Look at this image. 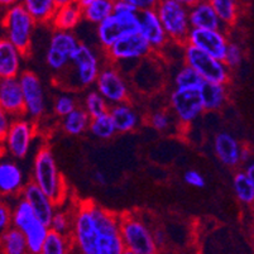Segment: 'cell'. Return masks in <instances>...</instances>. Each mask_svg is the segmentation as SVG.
<instances>
[{
  "label": "cell",
  "instance_id": "8d00e7d4",
  "mask_svg": "<svg viewBox=\"0 0 254 254\" xmlns=\"http://www.w3.org/2000/svg\"><path fill=\"white\" fill-rule=\"evenodd\" d=\"M48 229L51 232L70 237L71 229H72V212L70 214L64 210H56L50 225H48Z\"/></svg>",
  "mask_w": 254,
  "mask_h": 254
},
{
  "label": "cell",
  "instance_id": "d4e9b609",
  "mask_svg": "<svg viewBox=\"0 0 254 254\" xmlns=\"http://www.w3.org/2000/svg\"><path fill=\"white\" fill-rule=\"evenodd\" d=\"M198 95L201 99L204 112H215L220 109L228 99V91L225 85L202 82L198 89Z\"/></svg>",
  "mask_w": 254,
  "mask_h": 254
},
{
  "label": "cell",
  "instance_id": "f907efd6",
  "mask_svg": "<svg viewBox=\"0 0 254 254\" xmlns=\"http://www.w3.org/2000/svg\"><path fill=\"white\" fill-rule=\"evenodd\" d=\"M171 254H181V253H171Z\"/></svg>",
  "mask_w": 254,
  "mask_h": 254
},
{
  "label": "cell",
  "instance_id": "9c48e42d",
  "mask_svg": "<svg viewBox=\"0 0 254 254\" xmlns=\"http://www.w3.org/2000/svg\"><path fill=\"white\" fill-rule=\"evenodd\" d=\"M80 46V41L72 32L57 31L52 33L50 46L46 52V62L51 70L61 72L71 62V57Z\"/></svg>",
  "mask_w": 254,
  "mask_h": 254
},
{
  "label": "cell",
  "instance_id": "603a6c76",
  "mask_svg": "<svg viewBox=\"0 0 254 254\" xmlns=\"http://www.w3.org/2000/svg\"><path fill=\"white\" fill-rule=\"evenodd\" d=\"M23 57L19 50L5 37L0 38V78L18 77L20 75Z\"/></svg>",
  "mask_w": 254,
  "mask_h": 254
},
{
  "label": "cell",
  "instance_id": "277c9868",
  "mask_svg": "<svg viewBox=\"0 0 254 254\" xmlns=\"http://www.w3.org/2000/svg\"><path fill=\"white\" fill-rule=\"evenodd\" d=\"M5 38L14 46L23 56L28 55L32 46L36 22L25 10L23 3H13L6 6L3 17Z\"/></svg>",
  "mask_w": 254,
  "mask_h": 254
},
{
  "label": "cell",
  "instance_id": "3957f363",
  "mask_svg": "<svg viewBox=\"0 0 254 254\" xmlns=\"http://www.w3.org/2000/svg\"><path fill=\"white\" fill-rule=\"evenodd\" d=\"M11 205V228L19 230L25 238L29 254H39L50 233L48 226L36 216L34 211L24 198H14Z\"/></svg>",
  "mask_w": 254,
  "mask_h": 254
},
{
  "label": "cell",
  "instance_id": "7c38bea8",
  "mask_svg": "<svg viewBox=\"0 0 254 254\" xmlns=\"http://www.w3.org/2000/svg\"><path fill=\"white\" fill-rule=\"evenodd\" d=\"M70 64L72 66L75 81L78 87H89L95 84L100 73V61L96 52L85 43H80Z\"/></svg>",
  "mask_w": 254,
  "mask_h": 254
},
{
  "label": "cell",
  "instance_id": "44dd1931",
  "mask_svg": "<svg viewBox=\"0 0 254 254\" xmlns=\"http://www.w3.org/2000/svg\"><path fill=\"white\" fill-rule=\"evenodd\" d=\"M212 148H214L215 156L223 165L228 167H237L240 163L242 145L238 142L237 138L233 137L230 133H226V131L218 133L214 137Z\"/></svg>",
  "mask_w": 254,
  "mask_h": 254
},
{
  "label": "cell",
  "instance_id": "7dc6e473",
  "mask_svg": "<svg viewBox=\"0 0 254 254\" xmlns=\"http://www.w3.org/2000/svg\"><path fill=\"white\" fill-rule=\"evenodd\" d=\"M251 149L247 148V147H242V151H240V163H248L251 162Z\"/></svg>",
  "mask_w": 254,
  "mask_h": 254
},
{
  "label": "cell",
  "instance_id": "e575fe53",
  "mask_svg": "<svg viewBox=\"0 0 254 254\" xmlns=\"http://www.w3.org/2000/svg\"><path fill=\"white\" fill-rule=\"evenodd\" d=\"M233 189L237 198L242 204H253L254 202V187L249 182L248 177L243 171H239L233 179Z\"/></svg>",
  "mask_w": 254,
  "mask_h": 254
},
{
  "label": "cell",
  "instance_id": "ee69618b",
  "mask_svg": "<svg viewBox=\"0 0 254 254\" xmlns=\"http://www.w3.org/2000/svg\"><path fill=\"white\" fill-rule=\"evenodd\" d=\"M129 1L137 8L139 13L140 11L149 10V9H154L157 4L156 0H129Z\"/></svg>",
  "mask_w": 254,
  "mask_h": 254
},
{
  "label": "cell",
  "instance_id": "9a60e30c",
  "mask_svg": "<svg viewBox=\"0 0 254 254\" xmlns=\"http://www.w3.org/2000/svg\"><path fill=\"white\" fill-rule=\"evenodd\" d=\"M153 50L149 43L143 38L140 33L128 34L117 41L109 50L106 51V55L109 60L114 64L126 61H137L148 57Z\"/></svg>",
  "mask_w": 254,
  "mask_h": 254
},
{
  "label": "cell",
  "instance_id": "4dcf8cb0",
  "mask_svg": "<svg viewBox=\"0 0 254 254\" xmlns=\"http://www.w3.org/2000/svg\"><path fill=\"white\" fill-rule=\"evenodd\" d=\"M72 251V242L70 237L50 230L39 254H71Z\"/></svg>",
  "mask_w": 254,
  "mask_h": 254
},
{
  "label": "cell",
  "instance_id": "f546056e",
  "mask_svg": "<svg viewBox=\"0 0 254 254\" xmlns=\"http://www.w3.org/2000/svg\"><path fill=\"white\" fill-rule=\"evenodd\" d=\"M0 254H29L25 238L19 230L10 228L0 239Z\"/></svg>",
  "mask_w": 254,
  "mask_h": 254
},
{
  "label": "cell",
  "instance_id": "bcb514c9",
  "mask_svg": "<svg viewBox=\"0 0 254 254\" xmlns=\"http://www.w3.org/2000/svg\"><path fill=\"white\" fill-rule=\"evenodd\" d=\"M243 172L246 173V176L248 177L249 182H251L252 186L254 187V161H251V162L247 163Z\"/></svg>",
  "mask_w": 254,
  "mask_h": 254
},
{
  "label": "cell",
  "instance_id": "ba28073f",
  "mask_svg": "<svg viewBox=\"0 0 254 254\" xmlns=\"http://www.w3.org/2000/svg\"><path fill=\"white\" fill-rule=\"evenodd\" d=\"M34 137L36 124L25 117L15 118L5 137L3 151L14 159H23L29 153Z\"/></svg>",
  "mask_w": 254,
  "mask_h": 254
},
{
  "label": "cell",
  "instance_id": "f1b7e54d",
  "mask_svg": "<svg viewBox=\"0 0 254 254\" xmlns=\"http://www.w3.org/2000/svg\"><path fill=\"white\" fill-rule=\"evenodd\" d=\"M91 118L82 106H77L72 113L62 118L61 127L64 133L70 135H81L89 130Z\"/></svg>",
  "mask_w": 254,
  "mask_h": 254
},
{
  "label": "cell",
  "instance_id": "c3c4849f",
  "mask_svg": "<svg viewBox=\"0 0 254 254\" xmlns=\"http://www.w3.org/2000/svg\"><path fill=\"white\" fill-rule=\"evenodd\" d=\"M92 179H94V181L98 185H101V186H103V185H106V176L101 172V171H96V172L94 173Z\"/></svg>",
  "mask_w": 254,
  "mask_h": 254
},
{
  "label": "cell",
  "instance_id": "60d3db41",
  "mask_svg": "<svg viewBox=\"0 0 254 254\" xmlns=\"http://www.w3.org/2000/svg\"><path fill=\"white\" fill-rule=\"evenodd\" d=\"M11 228V205L8 200L0 198V239Z\"/></svg>",
  "mask_w": 254,
  "mask_h": 254
},
{
  "label": "cell",
  "instance_id": "8992f818",
  "mask_svg": "<svg viewBox=\"0 0 254 254\" xmlns=\"http://www.w3.org/2000/svg\"><path fill=\"white\" fill-rule=\"evenodd\" d=\"M119 225L127 251L134 254H159L151 228L137 215L130 212L119 215Z\"/></svg>",
  "mask_w": 254,
  "mask_h": 254
},
{
  "label": "cell",
  "instance_id": "7a4b0ae2",
  "mask_svg": "<svg viewBox=\"0 0 254 254\" xmlns=\"http://www.w3.org/2000/svg\"><path fill=\"white\" fill-rule=\"evenodd\" d=\"M32 182L36 184L39 190L48 196L56 206L64 201L67 187L48 145L41 147L34 157Z\"/></svg>",
  "mask_w": 254,
  "mask_h": 254
},
{
  "label": "cell",
  "instance_id": "e0dca14e",
  "mask_svg": "<svg viewBox=\"0 0 254 254\" xmlns=\"http://www.w3.org/2000/svg\"><path fill=\"white\" fill-rule=\"evenodd\" d=\"M0 106L11 118L24 117V100L19 78H0Z\"/></svg>",
  "mask_w": 254,
  "mask_h": 254
},
{
  "label": "cell",
  "instance_id": "ab89813d",
  "mask_svg": "<svg viewBox=\"0 0 254 254\" xmlns=\"http://www.w3.org/2000/svg\"><path fill=\"white\" fill-rule=\"evenodd\" d=\"M148 122L152 128H154L156 130L165 131L172 126L173 117L171 115V113L166 112V110H157L149 115Z\"/></svg>",
  "mask_w": 254,
  "mask_h": 254
},
{
  "label": "cell",
  "instance_id": "cb8c5ba5",
  "mask_svg": "<svg viewBox=\"0 0 254 254\" xmlns=\"http://www.w3.org/2000/svg\"><path fill=\"white\" fill-rule=\"evenodd\" d=\"M109 115L112 117L117 133L133 131L139 124V114L133 105L129 103L118 104L110 106Z\"/></svg>",
  "mask_w": 254,
  "mask_h": 254
},
{
  "label": "cell",
  "instance_id": "ac0fdd59",
  "mask_svg": "<svg viewBox=\"0 0 254 254\" xmlns=\"http://www.w3.org/2000/svg\"><path fill=\"white\" fill-rule=\"evenodd\" d=\"M20 197L24 198L28 202L29 206L34 211L37 218L42 221L45 225H50L55 212H56V204L46 196L42 191L39 190L38 186L33 182H27L25 187L23 189Z\"/></svg>",
  "mask_w": 254,
  "mask_h": 254
},
{
  "label": "cell",
  "instance_id": "5bb4252c",
  "mask_svg": "<svg viewBox=\"0 0 254 254\" xmlns=\"http://www.w3.org/2000/svg\"><path fill=\"white\" fill-rule=\"evenodd\" d=\"M173 115L184 127L192 124L204 113L198 90H173L170 96Z\"/></svg>",
  "mask_w": 254,
  "mask_h": 254
},
{
  "label": "cell",
  "instance_id": "6da1fadb",
  "mask_svg": "<svg viewBox=\"0 0 254 254\" xmlns=\"http://www.w3.org/2000/svg\"><path fill=\"white\" fill-rule=\"evenodd\" d=\"M72 249L76 254H123L119 215L86 200L72 211Z\"/></svg>",
  "mask_w": 254,
  "mask_h": 254
},
{
  "label": "cell",
  "instance_id": "8fae6325",
  "mask_svg": "<svg viewBox=\"0 0 254 254\" xmlns=\"http://www.w3.org/2000/svg\"><path fill=\"white\" fill-rule=\"evenodd\" d=\"M96 91L110 106L128 103L129 86L127 80L115 66H105L100 70L95 81Z\"/></svg>",
  "mask_w": 254,
  "mask_h": 254
},
{
  "label": "cell",
  "instance_id": "4fadbf2b",
  "mask_svg": "<svg viewBox=\"0 0 254 254\" xmlns=\"http://www.w3.org/2000/svg\"><path fill=\"white\" fill-rule=\"evenodd\" d=\"M25 185L24 172L17 159L8 156L3 148L0 149V198L19 197Z\"/></svg>",
  "mask_w": 254,
  "mask_h": 254
},
{
  "label": "cell",
  "instance_id": "30bf717a",
  "mask_svg": "<svg viewBox=\"0 0 254 254\" xmlns=\"http://www.w3.org/2000/svg\"><path fill=\"white\" fill-rule=\"evenodd\" d=\"M24 100V117L31 122L41 119L46 112V96L43 85L32 71H23L18 76Z\"/></svg>",
  "mask_w": 254,
  "mask_h": 254
},
{
  "label": "cell",
  "instance_id": "4316f807",
  "mask_svg": "<svg viewBox=\"0 0 254 254\" xmlns=\"http://www.w3.org/2000/svg\"><path fill=\"white\" fill-rule=\"evenodd\" d=\"M96 36H98L99 43L105 51L109 50L117 41L122 37L128 36L124 28L122 27L114 14L106 18L105 20L96 25Z\"/></svg>",
  "mask_w": 254,
  "mask_h": 254
},
{
  "label": "cell",
  "instance_id": "2e32d148",
  "mask_svg": "<svg viewBox=\"0 0 254 254\" xmlns=\"http://www.w3.org/2000/svg\"><path fill=\"white\" fill-rule=\"evenodd\" d=\"M228 43L225 32L210 29H191L186 39V45L197 48L219 61H224Z\"/></svg>",
  "mask_w": 254,
  "mask_h": 254
},
{
  "label": "cell",
  "instance_id": "d6986e66",
  "mask_svg": "<svg viewBox=\"0 0 254 254\" xmlns=\"http://www.w3.org/2000/svg\"><path fill=\"white\" fill-rule=\"evenodd\" d=\"M189 23L191 29L224 31L211 3L207 0L189 1Z\"/></svg>",
  "mask_w": 254,
  "mask_h": 254
},
{
  "label": "cell",
  "instance_id": "b9f144b4",
  "mask_svg": "<svg viewBox=\"0 0 254 254\" xmlns=\"http://www.w3.org/2000/svg\"><path fill=\"white\" fill-rule=\"evenodd\" d=\"M184 181L189 186L196 187V189H202L206 184L205 177L197 170H187L184 173Z\"/></svg>",
  "mask_w": 254,
  "mask_h": 254
},
{
  "label": "cell",
  "instance_id": "836d02e7",
  "mask_svg": "<svg viewBox=\"0 0 254 254\" xmlns=\"http://www.w3.org/2000/svg\"><path fill=\"white\" fill-rule=\"evenodd\" d=\"M223 27L230 25L237 20L238 3L234 0H210Z\"/></svg>",
  "mask_w": 254,
  "mask_h": 254
},
{
  "label": "cell",
  "instance_id": "1f68e13d",
  "mask_svg": "<svg viewBox=\"0 0 254 254\" xmlns=\"http://www.w3.org/2000/svg\"><path fill=\"white\" fill-rule=\"evenodd\" d=\"M202 82V78L186 64H184L173 77V85L176 90H198Z\"/></svg>",
  "mask_w": 254,
  "mask_h": 254
},
{
  "label": "cell",
  "instance_id": "681fc988",
  "mask_svg": "<svg viewBox=\"0 0 254 254\" xmlns=\"http://www.w3.org/2000/svg\"><path fill=\"white\" fill-rule=\"evenodd\" d=\"M123 254H134V253H131V252L127 251V249H126V251H124V252H123Z\"/></svg>",
  "mask_w": 254,
  "mask_h": 254
},
{
  "label": "cell",
  "instance_id": "52a82bcc",
  "mask_svg": "<svg viewBox=\"0 0 254 254\" xmlns=\"http://www.w3.org/2000/svg\"><path fill=\"white\" fill-rule=\"evenodd\" d=\"M184 61L186 66L192 68L204 82L225 85L230 78V70L223 61L215 60L197 48L189 45L184 46Z\"/></svg>",
  "mask_w": 254,
  "mask_h": 254
},
{
  "label": "cell",
  "instance_id": "7402d4cb",
  "mask_svg": "<svg viewBox=\"0 0 254 254\" xmlns=\"http://www.w3.org/2000/svg\"><path fill=\"white\" fill-rule=\"evenodd\" d=\"M57 5L59 8L51 24L57 31L72 32V29L82 20V10L78 0H57Z\"/></svg>",
  "mask_w": 254,
  "mask_h": 254
},
{
  "label": "cell",
  "instance_id": "d6a6232c",
  "mask_svg": "<svg viewBox=\"0 0 254 254\" xmlns=\"http://www.w3.org/2000/svg\"><path fill=\"white\" fill-rule=\"evenodd\" d=\"M89 131L94 135V137H96L98 139L101 140L110 139V138L114 137L115 133H117L115 126L114 123H113V119L109 115V113L90 120Z\"/></svg>",
  "mask_w": 254,
  "mask_h": 254
},
{
  "label": "cell",
  "instance_id": "f35d334b",
  "mask_svg": "<svg viewBox=\"0 0 254 254\" xmlns=\"http://www.w3.org/2000/svg\"><path fill=\"white\" fill-rule=\"evenodd\" d=\"M224 64L229 70L238 68L243 62V51L237 43L229 42L226 47L225 56H224Z\"/></svg>",
  "mask_w": 254,
  "mask_h": 254
},
{
  "label": "cell",
  "instance_id": "ffe728a7",
  "mask_svg": "<svg viewBox=\"0 0 254 254\" xmlns=\"http://www.w3.org/2000/svg\"><path fill=\"white\" fill-rule=\"evenodd\" d=\"M139 23V33L149 43L152 50L158 51L167 45L168 37L154 9L140 11Z\"/></svg>",
  "mask_w": 254,
  "mask_h": 254
},
{
  "label": "cell",
  "instance_id": "5b68a950",
  "mask_svg": "<svg viewBox=\"0 0 254 254\" xmlns=\"http://www.w3.org/2000/svg\"><path fill=\"white\" fill-rule=\"evenodd\" d=\"M157 15L162 23L168 41L186 45L191 31L189 23V1L187 0H162L156 4Z\"/></svg>",
  "mask_w": 254,
  "mask_h": 254
},
{
  "label": "cell",
  "instance_id": "83f0119b",
  "mask_svg": "<svg viewBox=\"0 0 254 254\" xmlns=\"http://www.w3.org/2000/svg\"><path fill=\"white\" fill-rule=\"evenodd\" d=\"M23 5L36 24H50L59 8L57 0H25Z\"/></svg>",
  "mask_w": 254,
  "mask_h": 254
},
{
  "label": "cell",
  "instance_id": "7bdbcfd3",
  "mask_svg": "<svg viewBox=\"0 0 254 254\" xmlns=\"http://www.w3.org/2000/svg\"><path fill=\"white\" fill-rule=\"evenodd\" d=\"M14 118H11L8 113L4 109H1L0 106V149L3 148L4 142H5V137L8 134V130L11 126V122H13Z\"/></svg>",
  "mask_w": 254,
  "mask_h": 254
},
{
  "label": "cell",
  "instance_id": "74e56055",
  "mask_svg": "<svg viewBox=\"0 0 254 254\" xmlns=\"http://www.w3.org/2000/svg\"><path fill=\"white\" fill-rule=\"evenodd\" d=\"M77 101L72 95L68 94H60L53 103V112L56 113L60 118H64L77 108Z\"/></svg>",
  "mask_w": 254,
  "mask_h": 254
},
{
  "label": "cell",
  "instance_id": "f6af8a7d",
  "mask_svg": "<svg viewBox=\"0 0 254 254\" xmlns=\"http://www.w3.org/2000/svg\"><path fill=\"white\" fill-rule=\"evenodd\" d=\"M152 233H153L154 242H156L157 247H158L159 251H161V248H162V247H165V244H166V240H167V234H166L165 230H162V229H156V230H153Z\"/></svg>",
  "mask_w": 254,
  "mask_h": 254
},
{
  "label": "cell",
  "instance_id": "816d5d0a",
  "mask_svg": "<svg viewBox=\"0 0 254 254\" xmlns=\"http://www.w3.org/2000/svg\"><path fill=\"white\" fill-rule=\"evenodd\" d=\"M71 254H76V253H75V252H73V251H72V253H71Z\"/></svg>",
  "mask_w": 254,
  "mask_h": 254
},
{
  "label": "cell",
  "instance_id": "484cf974",
  "mask_svg": "<svg viewBox=\"0 0 254 254\" xmlns=\"http://www.w3.org/2000/svg\"><path fill=\"white\" fill-rule=\"evenodd\" d=\"M78 4L81 6L82 19L92 24H100L113 14L112 0H78Z\"/></svg>",
  "mask_w": 254,
  "mask_h": 254
},
{
  "label": "cell",
  "instance_id": "d590c367",
  "mask_svg": "<svg viewBox=\"0 0 254 254\" xmlns=\"http://www.w3.org/2000/svg\"><path fill=\"white\" fill-rule=\"evenodd\" d=\"M91 119L101 117L109 113L110 105L104 100L103 96L96 90H91L86 94L84 99V106H82Z\"/></svg>",
  "mask_w": 254,
  "mask_h": 254
}]
</instances>
